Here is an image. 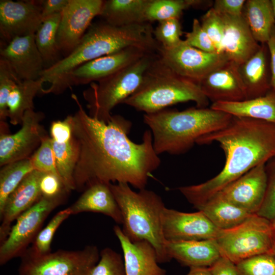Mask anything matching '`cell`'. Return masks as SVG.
<instances>
[{
    "label": "cell",
    "mask_w": 275,
    "mask_h": 275,
    "mask_svg": "<svg viewBox=\"0 0 275 275\" xmlns=\"http://www.w3.org/2000/svg\"><path fill=\"white\" fill-rule=\"evenodd\" d=\"M153 30L149 22L122 26L104 21L91 24L76 48L45 69L41 78L44 83L53 85L81 64L129 47L156 52L160 45L154 37Z\"/></svg>",
    "instance_id": "obj_3"
},
{
    "label": "cell",
    "mask_w": 275,
    "mask_h": 275,
    "mask_svg": "<svg viewBox=\"0 0 275 275\" xmlns=\"http://www.w3.org/2000/svg\"><path fill=\"white\" fill-rule=\"evenodd\" d=\"M65 198H41L21 214L11 227L7 238L0 245V265L21 257L34 242L48 215L62 204Z\"/></svg>",
    "instance_id": "obj_11"
},
{
    "label": "cell",
    "mask_w": 275,
    "mask_h": 275,
    "mask_svg": "<svg viewBox=\"0 0 275 275\" xmlns=\"http://www.w3.org/2000/svg\"><path fill=\"white\" fill-rule=\"evenodd\" d=\"M44 83L40 78L22 80L14 87L8 101V118L12 125L21 124L25 112L34 109V99L41 92Z\"/></svg>",
    "instance_id": "obj_30"
},
{
    "label": "cell",
    "mask_w": 275,
    "mask_h": 275,
    "mask_svg": "<svg viewBox=\"0 0 275 275\" xmlns=\"http://www.w3.org/2000/svg\"><path fill=\"white\" fill-rule=\"evenodd\" d=\"M153 53L138 47L125 48L80 65L41 92L59 94L74 85L98 82Z\"/></svg>",
    "instance_id": "obj_10"
},
{
    "label": "cell",
    "mask_w": 275,
    "mask_h": 275,
    "mask_svg": "<svg viewBox=\"0 0 275 275\" xmlns=\"http://www.w3.org/2000/svg\"><path fill=\"white\" fill-rule=\"evenodd\" d=\"M190 101L200 108L207 107L209 102L199 84L175 73L157 53L139 88L122 104L150 114Z\"/></svg>",
    "instance_id": "obj_6"
},
{
    "label": "cell",
    "mask_w": 275,
    "mask_h": 275,
    "mask_svg": "<svg viewBox=\"0 0 275 275\" xmlns=\"http://www.w3.org/2000/svg\"><path fill=\"white\" fill-rule=\"evenodd\" d=\"M40 189L42 197L47 198H66L69 193L60 177L51 173H43Z\"/></svg>",
    "instance_id": "obj_44"
},
{
    "label": "cell",
    "mask_w": 275,
    "mask_h": 275,
    "mask_svg": "<svg viewBox=\"0 0 275 275\" xmlns=\"http://www.w3.org/2000/svg\"><path fill=\"white\" fill-rule=\"evenodd\" d=\"M43 21L41 1L1 0V46L16 37L35 35Z\"/></svg>",
    "instance_id": "obj_15"
},
{
    "label": "cell",
    "mask_w": 275,
    "mask_h": 275,
    "mask_svg": "<svg viewBox=\"0 0 275 275\" xmlns=\"http://www.w3.org/2000/svg\"><path fill=\"white\" fill-rule=\"evenodd\" d=\"M242 15L255 40L260 44L267 43L275 25L271 0H247Z\"/></svg>",
    "instance_id": "obj_29"
},
{
    "label": "cell",
    "mask_w": 275,
    "mask_h": 275,
    "mask_svg": "<svg viewBox=\"0 0 275 275\" xmlns=\"http://www.w3.org/2000/svg\"><path fill=\"white\" fill-rule=\"evenodd\" d=\"M218 143L226 161L215 177L200 184L181 186L179 191L195 207L262 163L275 156V124L233 117L225 128L199 139L196 144Z\"/></svg>",
    "instance_id": "obj_2"
},
{
    "label": "cell",
    "mask_w": 275,
    "mask_h": 275,
    "mask_svg": "<svg viewBox=\"0 0 275 275\" xmlns=\"http://www.w3.org/2000/svg\"><path fill=\"white\" fill-rule=\"evenodd\" d=\"M30 159L34 170L59 176L56 167L52 140L49 136L43 140Z\"/></svg>",
    "instance_id": "obj_40"
},
{
    "label": "cell",
    "mask_w": 275,
    "mask_h": 275,
    "mask_svg": "<svg viewBox=\"0 0 275 275\" xmlns=\"http://www.w3.org/2000/svg\"><path fill=\"white\" fill-rule=\"evenodd\" d=\"M265 164L254 167L218 193L229 202L250 214H257L266 190Z\"/></svg>",
    "instance_id": "obj_17"
},
{
    "label": "cell",
    "mask_w": 275,
    "mask_h": 275,
    "mask_svg": "<svg viewBox=\"0 0 275 275\" xmlns=\"http://www.w3.org/2000/svg\"><path fill=\"white\" fill-rule=\"evenodd\" d=\"M69 0L41 1V14L43 20L56 14L61 13L66 7Z\"/></svg>",
    "instance_id": "obj_48"
},
{
    "label": "cell",
    "mask_w": 275,
    "mask_h": 275,
    "mask_svg": "<svg viewBox=\"0 0 275 275\" xmlns=\"http://www.w3.org/2000/svg\"><path fill=\"white\" fill-rule=\"evenodd\" d=\"M71 97L78 108L72 115L73 135L79 149L74 172L75 190L84 191L98 182L145 188L161 163L151 131L146 130L142 142L135 143L128 136L130 121L120 115H112L107 122L99 120L87 113L75 94Z\"/></svg>",
    "instance_id": "obj_1"
},
{
    "label": "cell",
    "mask_w": 275,
    "mask_h": 275,
    "mask_svg": "<svg viewBox=\"0 0 275 275\" xmlns=\"http://www.w3.org/2000/svg\"><path fill=\"white\" fill-rule=\"evenodd\" d=\"M267 45L270 54L271 86L272 89L275 90V25L273 27Z\"/></svg>",
    "instance_id": "obj_49"
},
{
    "label": "cell",
    "mask_w": 275,
    "mask_h": 275,
    "mask_svg": "<svg viewBox=\"0 0 275 275\" xmlns=\"http://www.w3.org/2000/svg\"><path fill=\"white\" fill-rule=\"evenodd\" d=\"M149 0L104 1L100 16L108 24L122 26L147 22L145 11Z\"/></svg>",
    "instance_id": "obj_28"
},
{
    "label": "cell",
    "mask_w": 275,
    "mask_h": 275,
    "mask_svg": "<svg viewBox=\"0 0 275 275\" xmlns=\"http://www.w3.org/2000/svg\"><path fill=\"white\" fill-rule=\"evenodd\" d=\"M45 115L34 109L26 111L20 129L14 134L1 130L0 166L30 158L48 136L41 122Z\"/></svg>",
    "instance_id": "obj_13"
},
{
    "label": "cell",
    "mask_w": 275,
    "mask_h": 275,
    "mask_svg": "<svg viewBox=\"0 0 275 275\" xmlns=\"http://www.w3.org/2000/svg\"><path fill=\"white\" fill-rule=\"evenodd\" d=\"M182 26L178 18H172L158 22L153 30L156 41L162 47L169 48L178 45L181 41Z\"/></svg>",
    "instance_id": "obj_39"
},
{
    "label": "cell",
    "mask_w": 275,
    "mask_h": 275,
    "mask_svg": "<svg viewBox=\"0 0 275 275\" xmlns=\"http://www.w3.org/2000/svg\"><path fill=\"white\" fill-rule=\"evenodd\" d=\"M109 186L121 212L124 234L132 242H149L156 251L158 263L171 261L162 232V214L166 207L161 198L145 188L135 191L126 183Z\"/></svg>",
    "instance_id": "obj_5"
},
{
    "label": "cell",
    "mask_w": 275,
    "mask_h": 275,
    "mask_svg": "<svg viewBox=\"0 0 275 275\" xmlns=\"http://www.w3.org/2000/svg\"><path fill=\"white\" fill-rule=\"evenodd\" d=\"M166 251L171 260L189 268L209 267L221 256L214 239L166 241Z\"/></svg>",
    "instance_id": "obj_23"
},
{
    "label": "cell",
    "mask_w": 275,
    "mask_h": 275,
    "mask_svg": "<svg viewBox=\"0 0 275 275\" xmlns=\"http://www.w3.org/2000/svg\"><path fill=\"white\" fill-rule=\"evenodd\" d=\"M186 275H211L209 267H191Z\"/></svg>",
    "instance_id": "obj_50"
},
{
    "label": "cell",
    "mask_w": 275,
    "mask_h": 275,
    "mask_svg": "<svg viewBox=\"0 0 275 275\" xmlns=\"http://www.w3.org/2000/svg\"><path fill=\"white\" fill-rule=\"evenodd\" d=\"M214 240L221 256L235 264L256 256L273 254L271 222L257 214L232 228L219 230Z\"/></svg>",
    "instance_id": "obj_8"
},
{
    "label": "cell",
    "mask_w": 275,
    "mask_h": 275,
    "mask_svg": "<svg viewBox=\"0 0 275 275\" xmlns=\"http://www.w3.org/2000/svg\"><path fill=\"white\" fill-rule=\"evenodd\" d=\"M247 99L265 95L272 89L270 54L267 43L261 44L259 50L238 66Z\"/></svg>",
    "instance_id": "obj_24"
},
{
    "label": "cell",
    "mask_w": 275,
    "mask_h": 275,
    "mask_svg": "<svg viewBox=\"0 0 275 275\" xmlns=\"http://www.w3.org/2000/svg\"><path fill=\"white\" fill-rule=\"evenodd\" d=\"M239 275H275L273 253L256 256L236 264Z\"/></svg>",
    "instance_id": "obj_36"
},
{
    "label": "cell",
    "mask_w": 275,
    "mask_h": 275,
    "mask_svg": "<svg viewBox=\"0 0 275 275\" xmlns=\"http://www.w3.org/2000/svg\"><path fill=\"white\" fill-rule=\"evenodd\" d=\"M104 1L69 0L61 13L57 42L64 57L78 45L91 25L92 20L100 16Z\"/></svg>",
    "instance_id": "obj_14"
},
{
    "label": "cell",
    "mask_w": 275,
    "mask_h": 275,
    "mask_svg": "<svg viewBox=\"0 0 275 275\" xmlns=\"http://www.w3.org/2000/svg\"><path fill=\"white\" fill-rule=\"evenodd\" d=\"M0 170V211L9 195L34 169L30 158L13 162Z\"/></svg>",
    "instance_id": "obj_33"
},
{
    "label": "cell",
    "mask_w": 275,
    "mask_h": 275,
    "mask_svg": "<svg viewBox=\"0 0 275 275\" xmlns=\"http://www.w3.org/2000/svg\"><path fill=\"white\" fill-rule=\"evenodd\" d=\"M0 58L6 61L21 81L37 80L45 70L35 35L18 37L1 46Z\"/></svg>",
    "instance_id": "obj_18"
},
{
    "label": "cell",
    "mask_w": 275,
    "mask_h": 275,
    "mask_svg": "<svg viewBox=\"0 0 275 275\" xmlns=\"http://www.w3.org/2000/svg\"><path fill=\"white\" fill-rule=\"evenodd\" d=\"M43 173L34 170L7 198L0 211V243L8 236L12 223L41 198L40 181Z\"/></svg>",
    "instance_id": "obj_19"
},
{
    "label": "cell",
    "mask_w": 275,
    "mask_h": 275,
    "mask_svg": "<svg viewBox=\"0 0 275 275\" xmlns=\"http://www.w3.org/2000/svg\"><path fill=\"white\" fill-rule=\"evenodd\" d=\"M100 253L95 245L80 250H59L45 255L21 257L18 275H89L98 263Z\"/></svg>",
    "instance_id": "obj_9"
},
{
    "label": "cell",
    "mask_w": 275,
    "mask_h": 275,
    "mask_svg": "<svg viewBox=\"0 0 275 275\" xmlns=\"http://www.w3.org/2000/svg\"><path fill=\"white\" fill-rule=\"evenodd\" d=\"M219 14L224 27L222 52L230 61L239 65L253 56L261 44L254 38L242 15Z\"/></svg>",
    "instance_id": "obj_20"
},
{
    "label": "cell",
    "mask_w": 275,
    "mask_h": 275,
    "mask_svg": "<svg viewBox=\"0 0 275 275\" xmlns=\"http://www.w3.org/2000/svg\"><path fill=\"white\" fill-rule=\"evenodd\" d=\"M210 108L233 117L259 120L275 124V90L257 98L234 102L212 103Z\"/></svg>",
    "instance_id": "obj_26"
},
{
    "label": "cell",
    "mask_w": 275,
    "mask_h": 275,
    "mask_svg": "<svg viewBox=\"0 0 275 275\" xmlns=\"http://www.w3.org/2000/svg\"><path fill=\"white\" fill-rule=\"evenodd\" d=\"M21 81L9 64L0 58V121L8 118V101L9 95L17 84Z\"/></svg>",
    "instance_id": "obj_37"
},
{
    "label": "cell",
    "mask_w": 275,
    "mask_h": 275,
    "mask_svg": "<svg viewBox=\"0 0 275 275\" xmlns=\"http://www.w3.org/2000/svg\"><path fill=\"white\" fill-rule=\"evenodd\" d=\"M89 275H126L124 261L121 256L111 248H104Z\"/></svg>",
    "instance_id": "obj_38"
},
{
    "label": "cell",
    "mask_w": 275,
    "mask_h": 275,
    "mask_svg": "<svg viewBox=\"0 0 275 275\" xmlns=\"http://www.w3.org/2000/svg\"><path fill=\"white\" fill-rule=\"evenodd\" d=\"M271 222L272 238H273V254L275 255V219Z\"/></svg>",
    "instance_id": "obj_51"
},
{
    "label": "cell",
    "mask_w": 275,
    "mask_h": 275,
    "mask_svg": "<svg viewBox=\"0 0 275 275\" xmlns=\"http://www.w3.org/2000/svg\"><path fill=\"white\" fill-rule=\"evenodd\" d=\"M200 23L214 44L217 52L222 53L224 27L219 14L211 7L203 15Z\"/></svg>",
    "instance_id": "obj_42"
},
{
    "label": "cell",
    "mask_w": 275,
    "mask_h": 275,
    "mask_svg": "<svg viewBox=\"0 0 275 275\" xmlns=\"http://www.w3.org/2000/svg\"><path fill=\"white\" fill-rule=\"evenodd\" d=\"M109 184L98 182L88 187L79 198L68 207L71 215L86 212L99 213L110 217L117 224L122 225L121 212Z\"/></svg>",
    "instance_id": "obj_25"
},
{
    "label": "cell",
    "mask_w": 275,
    "mask_h": 275,
    "mask_svg": "<svg viewBox=\"0 0 275 275\" xmlns=\"http://www.w3.org/2000/svg\"><path fill=\"white\" fill-rule=\"evenodd\" d=\"M239 65L228 61L211 72L200 83L201 89L212 103L246 100V91L240 75Z\"/></svg>",
    "instance_id": "obj_21"
},
{
    "label": "cell",
    "mask_w": 275,
    "mask_h": 275,
    "mask_svg": "<svg viewBox=\"0 0 275 275\" xmlns=\"http://www.w3.org/2000/svg\"><path fill=\"white\" fill-rule=\"evenodd\" d=\"M184 41L188 45L208 52H217L212 41L202 28L200 22L194 19L191 32L185 34Z\"/></svg>",
    "instance_id": "obj_43"
},
{
    "label": "cell",
    "mask_w": 275,
    "mask_h": 275,
    "mask_svg": "<svg viewBox=\"0 0 275 275\" xmlns=\"http://www.w3.org/2000/svg\"><path fill=\"white\" fill-rule=\"evenodd\" d=\"M61 13L45 19L35 34V41L44 62L45 69L61 59L57 42V34Z\"/></svg>",
    "instance_id": "obj_31"
},
{
    "label": "cell",
    "mask_w": 275,
    "mask_h": 275,
    "mask_svg": "<svg viewBox=\"0 0 275 275\" xmlns=\"http://www.w3.org/2000/svg\"><path fill=\"white\" fill-rule=\"evenodd\" d=\"M267 186L263 203L257 214L272 222L275 219V156L265 164Z\"/></svg>",
    "instance_id": "obj_41"
},
{
    "label": "cell",
    "mask_w": 275,
    "mask_h": 275,
    "mask_svg": "<svg viewBox=\"0 0 275 275\" xmlns=\"http://www.w3.org/2000/svg\"><path fill=\"white\" fill-rule=\"evenodd\" d=\"M157 52L148 54L130 65L97 83L83 92L89 115L107 122L112 110L139 88L144 74Z\"/></svg>",
    "instance_id": "obj_7"
},
{
    "label": "cell",
    "mask_w": 275,
    "mask_h": 275,
    "mask_svg": "<svg viewBox=\"0 0 275 275\" xmlns=\"http://www.w3.org/2000/svg\"><path fill=\"white\" fill-rule=\"evenodd\" d=\"M232 118L210 107H196L182 111L164 109L145 114L144 122L150 128L158 155H179L190 149L200 138L226 127Z\"/></svg>",
    "instance_id": "obj_4"
},
{
    "label": "cell",
    "mask_w": 275,
    "mask_h": 275,
    "mask_svg": "<svg viewBox=\"0 0 275 275\" xmlns=\"http://www.w3.org/2000/svg\"><path fill=\"white\" fill-rule=\"evenodd\" d=\"M123 253L126 275H167L158 263L156 251L148 241H130L118 225L113 228Z\"/></svg>",
    "instance_id": "obj_22"
},
{
    "label": "cell",
    "mask_w": 275,
    "mask_h": 275,
    "mask_svg": "<svg viewBox=\"0 0 275 275\" xmlns=\"http://www.w3.org/2000/svg\"><path fill=\"white\" fill-rule=\"evenodd\" d=\"M271 2H272V6L273 8L274 18H275V0H271Z\"/></svg>",
    "instance_id": "obj_52"
},
{
    "label": "cell",
    "mask_w": 275,
    "mask_h": 275,
    "mask_svg": "<svg viewBox=\"0 0 275 275\" xmlns=\"http://www.w3.org/2000/svg\"><path fill=\"white\" fill-rule=\"evenodd\" d=\"M245 0H215L212 8L220 14L241 15Z\"/></svg>",
    "instance_id": "obj_46"
},
{
    "label": "cell",
    "mask_w": 275,
    "mask_h": 275,
    "mask_svg": "<svg viewBox=\"0 0 275 275\" xmlns=\"http://www.w3.org/2000/svg\"><path fill=\"white\" fill-rule=\"evenodd\" d=\"M157 53L173 71L198 84L229 61L224 53L205 52L188 45L183 40L169 48L160 45Z\"/></svg>",
    "instance_id": "obj_12"
},
{
    "label": "cell",
    "mask_w": 275,
    "mask_h": 275,
    "mask_svg": "<svg viewBox=\"0 0 275 275\" xmlns=\"http://www.w3.org/2000/svg\"><path fill=\"white\" fill-rule=\"evenodd\" d=\"M70 215L71 213L68 208L57 213L47 225L40 231L32 246L24 255L38 256L51 252V242L56 232L62 223Z\"/></svg>",
    "instance_id": "obj_35"
},
{
    "label": "cell",
    "mask_w": 275,
    "mask_h": 275,
    "mask_svg": "<svg viewBox=\"0 0 275 275\" xmlns=\"http://www.w3.org/2000/svg\"><path fill=\"white\" fill-rule=\"evenodd\" d=\"M195 208L202 211L219 230L235 227L252 215L229 202L219 193Z\"/></svg>",
    "instance_id": "obj_27"
},
{
    "label": "cell",
    "mask_w": 275,
    "mask_h": 275,
    "mask_svg": "<svg viewBox=\"0 0 275 275\" xmlns=\"http://www.w3.org/2000/svg\"><path fill=\"white\" fill-rule=\"evenodd\" d=\"M162 227L166 241L214 239L219 231L201 211L184 212L165 207Z\"/></svg>",
    "instance_id": "obj_16"
},
{
    "label": "cell",
    "mask_w": 275,
    "mask_h": 275,
    "mask_svg": "<svg viewBox=\"0 0 275 275\" xmlns=\"http://www.w3.org/2000/svg\"><path fill=\"white\" fill-rule=\"evenodd\" d=\"M195 0H149L145 11L147 22L179 19L183 10L194 7Z\"/></svg>",
    "instance_id": "obj_34"
},
{
    "label": "cell",
    "mask_w": 275,
    "mask_h": 275,
    "mask_svg": "<svg viewBox=\"0 0 275 275\" xmlns=\"http://www.w3.org/2000/svg\"><path fill=\"white\" fill-rule=\"evenodd\" d=\"M51 140L58 174L69 193L75 190L74 172L79 153L77 143L73 135L69 141L65 143H58Z\"/></svg>",
    "instance_id": "obj_32"
},
{
    "label": "cell",
    "mask_w": 275,
    "mask_h": 275,
    "mask_svg": "<svg viewBox=\"0 0 275 275\" xmlns=\"http://www.w3.org/2000/svg\"><path fill=\"white\" fill-rule=\"evenodd\" d=\"M51 139L58 143L69 141L73 136L72 115L68 116L63 120H58L51 123L50 126Z\"/></svg>",
    "instance_id": "obj_45"
},
{
    "label": "cell",
    "mask_w": 275,
    "mask_h": 275,
    "mask_svg": "<svg viewBox=\"0 0 275 275\" xmlns=\"http://www.w3.org/2000/svg\"><path fill=\"white\" fill-rule=\"evenodd\" d=\"M209 268L211 275H239L236 264L223 256Z\"/></svg>",
    "instance_id": "obj_47"
}]
</instances>
